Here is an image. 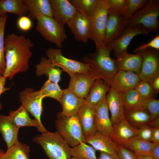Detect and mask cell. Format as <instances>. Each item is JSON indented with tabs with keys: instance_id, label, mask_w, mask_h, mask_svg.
<instances>
[{
	"instance_id": "obj_1",
	"label": "cell",
	"mask_w": 159,
	"mask_h": 159,
	"mask_svg": "<svg viewBox=\"0 0 159 159\" xmlns=\"http://www.w3.org/2000/svg\"><path fill=\"white\" fill-rule=\"evenodd\" d=\"M33 46L30 39L24 36L8 34L4 39L6 68L3 76L11 80L16 74L27 71Z\"/></svg>"
},
{
	"instance_id": "obj_2",
	"label": "cell",
	"mask_w": 159,
	"mask_h": 159,
	"mask_svg": "<svg viewBox=\"0 0 159 159\" xmlns=\"http://www.w3.org/2000/svg\"><path fill=\"white\" fill-rule=\"evenodd\" d=\"M112 51L107 45L103 44L96 49L93 54L85 56L84 63L89 67L88 73L95 79H101L110 85L117 71L115 60L110 57Z\"/></svg>"
},
{
	"instance_id": "obj_3",
	"label": "cell",
	"mask_w": 159,
	"mask_h": 159,
	"mask_svg": "<svg viewBox=\"0 0 159 159\" xmlns=\"http://www.w3.org/2000/svg\"><path fill=\"white\" fill-rule=\"evenodd\" d=\"M40 145L49 159H70V147L57 131L38 135L33 139Z\"/></svg>"
},
{
	"instance_id": "obj_4",
	"label": "cell",
	"mask_w": 159,
	"mask_h": 159,
	"mask_svg": "<svg viewBox=\"0 0 159 159\" xmlns=\"http://www.w3.org/2000/svg\"><path fill=\"white\" fill-rule=\"evenodd\" d=\"M159 1L149 0L141 9L135 12L127 21L126 28L142 25L149 33L159 30Z\"/></svg>"
},
{
	"instance_id": "obj_5",
	"label": "cell",
	"mask_w": 159,
	"mask_h": 159,
	"mask_svg": "<svg viewBox=\"0 0 159 159\" xmlns=\"http://www.w3.org/2000/svg\"><path fill=\"white\" fill-rule=\"evenodd\" d=\"M55 125L57 131L69 146L74 147L84 142L85 137L77 114L66 117L59 112Z\"/></svg>"
},
{
	"instance_id": "obj_6",
	"label": "cell",
	"mask_w": 159,
	"mask_h": 159,
	"mask_svg": "<svg viewBox=\"0 0 159 159\" xmlns=\"http://www.w3.org/2000/svg\"><path fill=\"white\" fill-rule=\"evenodd\" d=\"M36 19V30L45 40L61 48L63 42L68 37L64 25L53 18L47 16H38Z\"/></svg>"
},
{
	"instance_id": "obj_7",
	"label": "cell",
	"mask_w": 159,
	"mask_h": 159,
	"mask_svg": "<svg viewBox=\"0 0 159 159\" xmlns=\"http://www.w3.org/2000/svg\"><path fill=\"white\" fill-rule=\"evenodd\" d=\"M109 8L105 0H100L91 20L89 39L94 42L96 49L104 44Z\"/></svg>"
},
{
	"instance_id": "obj_8",
	"label": "cell",
	"mask_w": 159,
	"mask_h": 159,
	"mask_svg": "<svg viewBox=\"0 0 159 159\" xmlns=\"http://www.w3.org/2000/svg\"><path fill=\"white\" fill-rule=\"evenodd\" d=\"M19 100L22 106L38 122L42 134L48 131L43 125L41 121V116L43 111L42 102L44 98L39 91H36L32 88L27 87L19 94Z\"/></svg>"
},
{
	"instance_id": "obj_9",
	"label": "cell",
	"mask_w": 159,
	"mask_h": 159,
	"mask_svg": "<svg viewBox=\"0 0 159 159\" xmlns=\"http://www.w3.org/2000/svg\"><path fill=\"white\" fill-rule=\"evenodd\" d=\"M135 52L140 54L143 59L139 74L140 79L151 85L154 80L159 77L158 50L148 48Z\"/></svg>"
},
{
	"instance_id": "obj_10",
	"label": "cell",
	"mask_w": 159,
	"mask_h": 159,
	"mask_svg": "<svg viewBox=\"0 0 159 159\" xmlns=\"http://www.w3.org/2000/svg\"><path fill=\"white\" fill-rule=\"evenodd\" d=\"M46 54L54 65L61 68L70 76L77 73H88L89 67L86 64L64 57L60 48H49Z\"/></svg>"
},
{
	"instance_id": "obj_11",
	"label": "cell",
	"mask_w": 159,
	"mask_h": 159,
	"mask_svg": "<svg viewBox=\"0 0 159 159\" xmlns=\"http://www.w3.org/2000/svg\"><path fill=\"white\" fill-rule=\"evenodd\" d=\"M127 22L123 15L109 8L104 44L107 45L119 38L126 28Z\"/></svg>"
},
{
	"instance_id": "obj_12",
	"label": "cell",
	"mask_w": 159,
	"mask_h": 159,
	"mask_svg": "<svg viewBox=\"0 0 159 159\" xmlns=\"http://www.w3.org/2000/svg\"><path fill=\"white\" fill-rule=\"evenodd\" d=\"M75 39L86 43L89 39L91 19L78 10L67 24Z\"/></svg>"
},
{
	"instance_id": "obj_13",
	"label": "cell",
	"mask_w": 159,
	"mask_h": 159,
	"mask_svg": "<svg viewBox=\"0 0 159 159\" xmlns=\"http://www.w3.org/2000/svg\"><path fill=\"white\" fill-rule=\"evenodd\" d=\"M149 33L141 25L126 28L119 38L112 41L107 45L113 50L116 57L121 53L127 52V47L135 36L139 34L147 35Z\"/></svg>"
},
{
	"instance_id": "obj_14",
	"label": "cell",
	"mask_w": 159,
	"mask_h": 159,
	"mask_svg": "<svg viewBox=\"0 0 159 159\" xmlns=\"http://www.w3.org/2000/svg\"><path fill=\"white\" fill-rule=\"evenodd\" d=\"M106 100L113 126L125 119L122 93L110 87L106 96Z\"/></svg>"
},
{
	"instance_id": "obj_15",
	"label": "cell",
	"mask_w": 159,
	"mask_h": 159,
	"mask_svg": "<svg viewBox=\"0 0 159 159\" xmlns=\"http://www.w3.org/2000/svg\"><path fill=\"white\" fill-rule=\"evenodd\" d=\"M70 77L68 88L77 96L85 99L96 79L89 73H77Z\"/></svg>"
},
{
	"instance_id": "obj_16",
	"label": "cell",
	"mask_w": 159,
	"mask_h": 159,
	"mask_svg": "<svg viewBox=\"0 0 159 159\" xmlns=\"http://www.w3.org/2000/svg\"><path fill=\"white\" fill-rule=\"evenodd\" d=\"M108 110L106 99L95 107L94 122L97 131L110 137L113 126Z\"/></svg>"
},
{
	"instance_id": "obj_17",
	"label": "cell",
	"mask_w": 159,
	"mask_h": 159,
	"mask_svg": "<svg viewBox=\"0 0 159 159\" xmlns=\"http://www.w3.org/2000/svg\"><path fill=\"white\" fill-rule=\"evenodd\" d=\"M140 81L137 74L132 72L118 70L112 78L110 87L123 93L134 88Z\"/></svg>"
},
{
	"instance_id": "obj_18",
	"label": "cell",
	"mask_w": 159,
	"mask_h": 159,
	"mask_svg": "<svg viewBox=\"0 0 159 159\" xmlns=\"http://www.w3.org/2000/svg\"><path fill=\"white\" fill-rule=\"evenodd\" d=\"M53 18L64 25L67 24L77 11V9L67 0H49Z\"/></svg>"
},
{
	"instance_id": "obj_19",
	"label": "cell",
	"mask_w": 159,
	"mask_h": 159,
	"mask_svg": "<svg viewBox=\"0 0 159 159\" xmlns=\"http://www.w3.org/2000/svg\"><path fill=\"white\" fill-rule=\"evenodd\" d=\"M115 60L116 68L118 70L132 72L139 74L142 66L143 59L139 54H130L122 52Z\"/></svg>"
},
{
	"instance_id": "obj_20",
	"label": "cell",
	"mask_w": 159,
	"mask_h": 159,
	"mask_svg": "<svg viewBox=\"0 0 159 159\" xmlns=\"http://www.w3.org/2000/svg\"><path fill=\"white\" fill-rule=\"evenodd\" d=\"M137 136L136 128L125 118L113 126L110 137L117 145L124 146L130 139Z\"/></svg>"
},
{
	"instance_id": "obj_21",
	"label": "cell",
	"mask_w": 159,
	"mask_h": 159,
	"mask_svg": "<svg viewBox=\"0 0 159 159\" xmlns=\"http://www.w3.org/2000/svg\"><path fill=\"white\" fill-rule=\"evenodd\" d=\"M84 142L91 145L96 150L110 154L117 153V144L107 136L96 131L85 138Z\"/></svg>"
},
{
	"instance_id": "obj_22",
	"label": "cell",
	"mask_w": 159,
	"mask_h": 159,
	"mask_svg": "<svg viewBox=\"0 0 159 159\" xmlns=\"http://www.w3.org/2000/svg\"><path fill=\"white\" fill-rule=\"evenodd\" d=\"M62 91L61 105L62 110L59 113L66 117L77 114L81 106L85 102V99L77 96L68 88L62 90Z\"/></svg>"
},
{
	"instance_id": "obj_23",
	"label": "cell",
	"mask_w": 159,
	"mask_h": 159,
	"mask_svg": "<svg viewBox=\"0 0 159 159\" xmlns=\"http://www.w3.org/2000/svg\"><path fill=\"white\" fill-rule=\"evenodd\" d=\"M94 113L95 107L85 102L77 114L85 138L97 131L94 122Z\"/></svg>"
},
{
	"instance_id": "obj_24",
	"label": "cell",
	"mask_w": 159,
	"mask_h": 159,
	"mask_svg": "<svg viewBox=\"0 0 159 159\" xmlns=\"http://www.w3.org/2000/svg\"><path fill=\"white\" fill-rule=\"evenodd\" d=\"M108 83L100 79H96L85 99L86 102L95 107L106 99V94L110 88Z\"/></svg>"
},
{
	"instance_id": "obj_25",
	"label": "cell",
	"mask_w": 159,
	"mask_h": 159,
	"mask_svg": "<svg viewBox=\"0 0 159 159\" xmlns=\"http://www.w3.org/2000/svg\"><path fill=\"white\" fill-rule=\"evenodd\" d=\"M28 16L33 19L40 16L53 18L49 0H24Z\"/></svg>"
},
{
	"instance_id": "obj_26",
	"label": "cell",
	"mask_w": 159,
	"mask_h": 159,
	"mask_svg": "<svg viewBox=\"0 0 159 159\" xmlns=\"http://www.w3.org/2000/svg\"><path fill=\"white\" fill-rule=\"evenodd\" d=\"M19 129L13 123L8 116L0 114V132L8 149L18 141Z\"/></svg>"
},
{
	"instance_id": "obj_27",
	"label": "cell",
	"mask_w": 159,
	"mask_h": 159,
	"mask_svg": "<svg viewBox=\"0 0 159 159\" xmlns=\"http://www.w3.org/2000/svg\"><path fill=\"white\" fill-rule=\"evenodd\" d=\"M35 67L37 76L44 74L48 77V80L56 83H58L61 80L62 70L54 65L49 59L45 57H41L39 63L36 65Z\"/></svg>"
},
{
	"instance_id": "obj_28",
	"label": "cell",
	"mask_w": 159,
	"mask_h": 159,
	"mask_svg": "<svg viewBox=\"0 0 159 159\" xmlns=\"http://www.w3.org/2000/svg\"><path fill=\"white\" fill-rule=\"evenodd\" d=\"M14 125L18 129L22 127H35L41 132L39 125L35 119L30 117L28 112L22 105L15 111H11L8 115Z\"/></svg>"
},
{
	"instance_id": "obj_29",
	"label": "cell",
	"mask_w": 159,
	"mask_h": 159,
	"mask_svg": "<svg viewBox=\"0 0 159 159\" xmlns=\"http://www.w3.org/2000/svg\"><path fill=\"white\" fill-rule=\"evenodd\" d=\"M124 116L125 119L136 128L147 124L150 120L149 112L143 107L125 110Z\"/></svg>"
},
{
	"instance_id": "obj_30",
	"label": "cell",
	"mask_w": 159,
	"mask_h": 159,
	"mask_svg": "<svg viewBox=\"0 0 159 159\" xmlns=\"http://www.w3.org/2000/svg\"><path fill=\"white\" fill-rule=\"evenodd\" d=\"M11 13L21 17L28 13L24 0H0V15Z\"/></svg>"
},
{
	"instance_id": "obj_31",
	"label": "cell",
	"mask_w": 159,
	"mask_h": 159,
	"mask_svg": "<svg viewBox=\"0 0 159 159\" xmlns=\"http://www.w3.org/2000/svg\"><path fill=\"white\" fill-rule=\"evenodd\" d=\"M153 143L145 140L137 136L130 139L124 147L136 155H150Z\"/></svg>"
},
{
	"instance_id": "obj_32",
	"label": "cell",
	"mask_w": 159,
	"mask_h": 159,
	"mask_svg": "<svg viewBox=\"0 0 159 159\" xmlns=\"http://www.w3.org/2000/svg\"><path fill=\"white\" fill-rule=\"evenodd\" d=\"M29 147L19 141L4 153L1 159H30Z\"/></svg>"
},
{
	"instance_id": "obj_33",
	"label": "cell",
	"mask_w": 159,
	"mask_h": 159,
	"mask_svg": "<svg viewBox=\"0 0 159 159\" xmlns=\"http://www.w3.org/2000/svg\"><path fill=\"white\" fill-rule=\"evenodd\" d=\"M96 150L92 146L84 142L70 148V155L75 159H97Z\"/></svg>"
},
{
	"instance_id": "obj_34",
	"label": "cell",
	"mask_w": 159,
	"mask_h": 159,
	"mask_svg": "<svg viewBox=\"0 0 159 159\" xmlns=\"http://www.w3.org/2000/svg\"><path fill=\"white\" fill-rule=\"evenodd\" d=\"M77 9L91 20L100 0H69Z\"/></svg>"
},
{
	"instance_id": "obj_35",
	"label": "cell",
	"mask_w": 159,
	"mask_h": 159,
	"mask_svg": "<svg viewBox=\"0 0 159 159\" xmlns=\"http://www.w3.org/2000/svg\"><path fill=\"white\" fill-rule=\"evenodd\" d=\"M125 110L143 107V100L134 88L122 93Z\"/></svg>"
},
{
	"instance_id": "obj_36",
	"label": "cell",
	"mask_w": 159,
	"mask_h": 159,
	"mask_svg": "<svg viewBox=\"0 0 159 159\" xmlns=\"http://www.w3.org/2000/svg\"><path fill=\"white\" fill-rule=\"evenodd\" d=\"M39 91L42 96L44 98L46 97L53 98L62 105L63 91L58 83L53 82L48 80L44 83Z\"/></svg>"
},
{
	"instance_id": "obj_37",
	"label": "cell",
	"mask_w": 159,
	"mask_h": 159,
	"mask_svg": "<svg viewBox=\"0 0 159 159\" xmlns=\"http://www.w3.org/2000/svg\"><path fill=\"white\" fill-rule=\"evenodd\" d=\"M7 17L6 14L0 15V77L3 76L6 68L4 33Z\"/></svg>"
},
{
	"instance_id": "obj_38",
	"label": "cell",
	"mask_w": 159,
	"mask_h": 159,
	"mask_svg": "<svg viewBox=\"0 0 159 159\" xmlns=\"http://www.w3.org/2000/svg\"><path fill=\"white\" fill-rule=\"evenodd\" d=\"M147 0H126V8L123 15L127 21L138 10L143 7L147 4Z\"/></svg>"
},
{
	"instance_id": "obj_39",
	"label": "cell",
	"mask_w": 159,
	"mask_h": 159,
	"mask_svg": "<svg viewBox=\"0 0 159 159\" xmlns=\"http://www.w3.org/2000/svg\"><path fill=\"white\" fill-rule=\"evenodd\" d=\"M143 107L146 109L149 112L150 120L159 117V100L153 97L144 100Z\"/></svg>"
},
{
	"instance_id": "obj_40",
	"label": "cell",
	"mask_w": 159,
	"mask_h": 159,
	"mask_svg": "<svg viewBox=\"0 0 159 159\" xmlns=\"http://www.w3.org/2000/svg\"><path fill=\"white\" fill-rule=\"evenodd\" d=\"M134 89L143 100L153 97V91L149 83L140 81L136 85Z\"/></svg>"
},
{
	"instance_id": "obj_41",
	"label": "cell",
	"mask_w": 159,
	"mask_h": 159,
	"mask_svg": "<svg viewBox=\"0 0 159 159\" xmlns=\"http://www.w3.org/2000/svg\"><path fill=\"white\" fill-rule=\"evenodd\" d=\"M105 0L109 8L123 16L126 10V0Z\"/></svg>"
},
{
	"instance_id": "obj_42",
	"label": "cell",
	"mask_w": 159,
	"mask_h": 159,
	"mask_svg": "<svg viewBox=\"0 0 159 159\" xmlns=\"http://www.w3.org/2000/svg\"><path fill=\"white\" fill-rule=\"evenodd\" d=\"M137 136L147 141L151 142L152 127L147 124L136 128Z\"/></svg>"
},
{
	"instance_id": "obj_43",
	"label": "cell",
	"mask_w": 159,
	"mask_h": 159,
	"mask_svg": "<svg viewBox=\"0 0 159 159\" xmlns=\"http://www.w3.org/2000/svg\"><path fill=\"white\" fill-rule=\"evenodd\" d=\"M117 153L119 159H136V154L123 146L117 145Z\"/></svg>"
},
{
	"instance_id": "obj_44",
	"label": "cell",
	"mask_w": 159,
	"mask_h": 159,
	"mask_svg": "<svg viewBox=\"0 0 159 159\" xmlns=\"http://www.w3.org/2000/svg\"><path fill=\"white\" fill-rule=\"evenodd\" d=\"M151 48L158 50L159 49V35H158L147 44L143 43L140 46L137 47L133 51L136 52L138 51Z\"/></svg>"
},
{
	"instance_id": "obj_45",
	"label": "cell",
	"mask_w": 159,
	"mask_h": 159,
	"mask_svg": "<svg viewBox=\"0 0 159 159\" xmlns=\"http://www.w3.org/2000/svg\"><path fill=\"white\" fill-rule=\"evenodd\" d=\"M18 28L21 30L27 31L29 30L32 26V22L28 17L26 16L20 17L17 21Z\"/></svg>"
},
{
	"instance_id": "obj_46",
	"label": "cell",
	"mask_w": 159,
	"mask_h": 159,
	"mask_svg": "<svg viewBox=\"0 0 159 159\" xmlns=\"http://www.w3.org/2000/svg\"><path fill=\"white\" fill-rule=\"evenodd\" d=\"M151 142L159 144V127H152Z\"/></svg>"
},
{
	"instance_id": "obj_47",
	"label": "cell",
	"mask_w": 159,
	"mask_h": 159,
	"mask_svg": "<svg viewBox=\"0 0 159 159\" xmlns=\"http://www.w3.org/2000/svg\"><path fill=\"white\" fill-rule=\"evenodd\" d=\"M6 78L3 76L0 77V96L3 93L10 89V87H5ZM2 106L0 102V111L2 108Z\"/></svg>"
},
{
	"instance_id": "obj_48",
	"label": "cell",
	"mask_w": 159,
	"mask_h": 159,
	"mask_svg": "<svg viewBox=\"0 0 159 159\" xmlns=\"http://www.w3.org/2000/svg\"><path fill=\"white\" fill-rule=\"evenodd\" d=\"M97 159H119L117 153L110 154L103 152H100Z\"/></svg>"
},
{
	"instance_id": "obj_49",
	"label": "cell",
	"mask_w": 159,
	"mask_h": 159,
	"mask_svg": "<svg viewBox=\"0 0 159 159\" xmlns=\"http://www.w3.org/2000/svg\"><path fill=\"white\" fill-rule=\"evenodd\" d=\"M150 155L154 159H159V144L153 143Z\"/></svg>"
},
{
	"instance_id": "obj_50",
	"label": "cell",
	"mask_w": 159,
	"mask_h": 159,
	"mask_svg": "<svg viewBox=\"0 0 159 159\" xmlns=\"http://www.w3.org/2000/svg\"><path fill=\"white\" fill-rule=\"evenodd\" d=\"M153 91L157 92L159 91V77L156 78L151 85Z\"/></svg>"
},
{
	"instance_id": "obj_51",
	"label": "cell",
	"mask_w": 159,
	"mask_h": 159,
	"mask_svg": "<svg viewBox=\"0 0 159 159\" xmlns=\"http://www.w3.org/2000/svg\"><path fill=\"white\" fill-rule=\"evenodd\" d=\"M147 125L151 127H159V117L150 121Z\"/></svg>"
},
{
	"instance_id": "obj_52",
	"label": "cell",
	"mask_w": 159,
	"mask_h": 159,
	"mask_svg": "<svg viewBox=\"0 0 159 159\" xmlns=\"http://www.w3.org/2000/svg\"><path fill=\"white\" fill-rule=\"evenodd\" d=\"M136 159H154L149 154L136 155Z\"/></svg>"
},
{
	"instance_id": "obj_53",
	"label": "cell",
	"mask_w": 159,
	"mask_h": 159,
	"mask_svg": "<svg viewBox=\"0 0 159 159\" xmlns=\"http://www.w3.org/2000/svg\"><path fill=\"white\" fill-rule=\"evenodd\" d=\"M4 153V150L0 149V159H1L2 155Z\"/></svg>"
},
{
	"instance_id": "obj_54",
	"label": "cell",
	"mask_w": 159,
	"mask_h": 159,
	"mask_svg": "<svg viewBox=\"0 0 159 159\" xmlns=\"http://www.w3.org/2000/svg\"><path fill=\"white\" fill-rule=\"evenodd\" d=\"M70 159H75L73 158V157H72V158H70Z\"/></svg>"
}]
</instances>
